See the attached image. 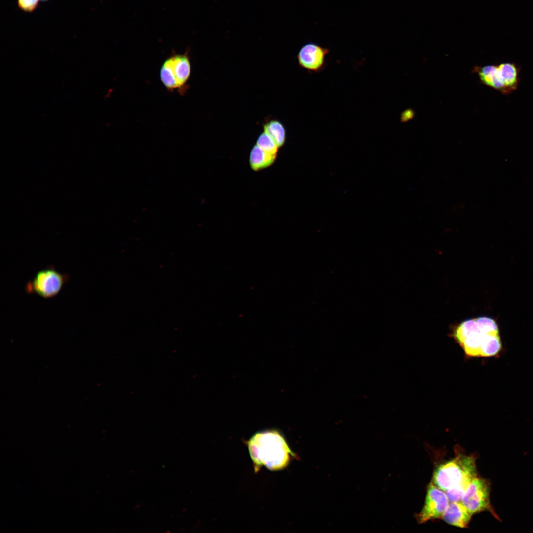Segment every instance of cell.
I'll return each mask as SVG.
<instances>
[{"instance_id": "obj_1", "label": "cell", "mask_w": 533, "mask_h": 533, "mask_svg": "<svg viewBox=\"0 0 533 533\" xmlns=\"http://www.w3.org/2000/svg\"><path fill=\"white\" fill-rule=\"evenodd\" d=\"M251 459L257 468L264 466L271 470H279L288 464L294 456L283 436L276 430L256 433L248 440Z\"/></svg>"}, {"instance_id": "obj_2", "label": "cell", "mask_w": 533, "mask_h": 533, "mask_svg": "<svg viewBox=\"0 0 533 533\" xmlns=\"http://www.w3.org/2000/svg\"><path fill=\"white\" fill-rule=\"evenodd\" d=\"M477 476L475 458L472 456L457 454L455 458L441 463L435 469L431 482L445 492L454 487L465 490Z\"/></svg>"}, {"instance_id": "obj_3", "label": "cell", "mask_w": 533, "mask_h": 533, "mask_svg": "<svg viewBox=\"0 0 533 533\" xmlns=\"http://www.w3.org/2000/svg\"><path fill=\"white\" fill-rule=\"evenodd\" d=\"M520 67L512 62H504L497 65L475 66L476 72L481 83L504 95H509L518 86Z\"/></svg>"}, {"instance_id": "obj_4", "label": "cell", "mask_w": 533, "mask_h": 533, "mask_svg": "<svg viewBox=\"0 0 533 533\" xmlns=\"http://www.w3.org/2000/svg\"><path fill=\"white\" fill-rule=\"evenodd\" d=\"M191 65L186 53L174 54L165 59L160 70V79L169 91H182L190 78Z\"/></svg>"}, {"instance_id": "obj_5", "label": "cell", "mask_w": 533, "mask_h": 533, "mask_svg": "<svg viewBox=\"0 0 533 533\" xmlns=\"http://www.w3.org/2000/svg\"><path fill=\"white\" fill-rule=\"evenodd\" d=\"M491 483L489 480L475 477L464 491L461 501L473 515L488 512L494 518L500 520L490 501Z\"/></svg>"}, {"instance_id": "obj_6", "label": "cell", "mask_w": 533, "mask_h": 533, "mask_svg": "<svg viewBox=\"0 0 533 533\" xmlns=\"http://www.w3.org/2000/svg\"><path fill=\"white\" fill-rule=\"evenodd\" d=\"M67 280V275L54 268H46L38 272L27 285L28 292L34 293L45 298L55 296Z\"/></svg>"}, {"instance_id": "obj_7", "label": "cell", "mask_w": 533, "mask_h": 533, "mask_svg": "<svg viewBox=\"0 0 533 533\" xmlns=\"http://www.w3.org/2000/svg\"><path fill=\"white\" fill-rule=\"evenodd\" d=\"M449 503L445 492L430 482L427 487L422 509L416 515L417 521L423 524L429 520L442 519Z\"/></svg>"}, {"instance_id": "obj_8", "label": "cell", "mask_w": 533, "mask_h": 533, "mask_svg": "<svg viewBox=\"0 0 533 533\" xmlns=\"http://www.w3.org/2000/svg\"><path fill=\"white\" fill-rule=\"evenodd\" d=\"M329 50L314 43H306L300 49L298 63L308 71L318 72L324 69L326 56Z\"/></svg>"}, {"instance_id": "obj_9", "label": "cell", "mask_w": 533, "mask_h": 533, "mask_svg": "<svg viewBox=\"0 0 533 533\" xmlns=\"http://www.w3.org/2000/svg\"><path fill=\"white\" fill-rule=\"evenodd\" d=\"M473 515L460 501L450 502L442 519L448 524L466 528Z\"/></svg>"}, {"instance_id": "obj_10", "label": "cell", "mask_w": 533, "mask_h": 533, "mask_svg": "<svg viewBox=\"0 0 533 533\" xmlns=\"http://www.w3.org/2000/svg\"><path fill=\"white\" fill-rule=\"evenodd\" d=\"M276 157V155L265 151L255 145L250 151L249 165L253 171H258L271 166Z\"/></svg>"}, {"instance_id": "obj_11", "label": "cell", "mask_w": 533, "mask_h": 533, "mask_svg": "<svg viewBox=\"0 0 533 533\" xmlns=\"http://www.w3.org/2000/svg\"><path fill=\"white\" fill-rule=\"evenodd\" d=\"M264 132L268 134L279 147L282 146L286 140V131L282 124L277 120H271L265 124Z\"/></svg>"}, {"instance_id": "obj_12", "label": "cell", "mask_w": 533, "mask_h": 533, "mask_svg": "<svg viewBox=\"0 0 533 533\" xmlns=\"http://www.w3.org/2000/svg\"><path fill=\"white\" fill-rule=\"evenodd\" d=\"M265 151L277 156L279 148L274 140L267 133H261L257 140L256 144Z\"/></svg>"}, {"instance_id": "obj_13", "label": "cell", "mask_w": 533, "mask_h": 533, "mask_svg": "<svg viewBox=\"0 0 533 533\" xmlns=\"http://www.w3.org/2000/svg\"><path fill=\"white\" fill-rule=\"evenodd\" d=\"M465 490L461 488L454 487L445 492L450 502L460 501Z\"/></svg>"}, {"instance_id": "obj_14", "label": "cell", "mask_w": 533, "mask_h": 533, "mask_svg": "<svg viewBox=\"0 0 533 533\" xmlns=\"http://www.w3.org/2000/svg\"><path fill=\"white\" fill-rule=\"evenodd\" d=\"M39 0H17L19 8L26 12H33L38 5Z\"/></svg>"}, {"instance_id": "obj_15", "label": "cell", "mask_w": 533, "mask_h": 533, "mask_svg": "<svg viewBox=\"0 0 533 533\" xmlns=\"http://www.w3.org/2000/svg\"><path fill=\"white\" fill-rule=\"evenodd\" d=\"M415 115L414 111L411 109H408L402 112L401 114V121L405 123L412 119Z\"/></svg>"}, {"instance_id": "obj_16", "label": "cell", "mask_w": 533, "mask_h": 533, "mask_svg": "<svg viewBox=\"0 0 533 533\" xmlns=\"http://www.w3.org/2000/svg\"><path fill=\"white\" fill-rule=\"evenodd\" d=\"M40 0L41 1H47L48 0Z\"/></svg>"}]
</instances>
